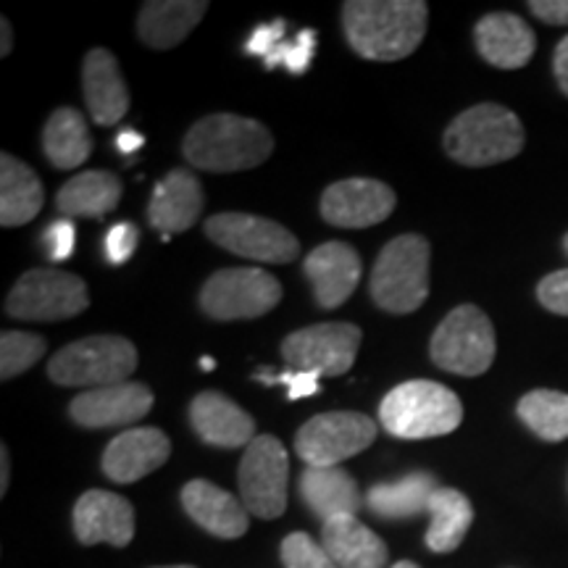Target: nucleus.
Returning a JSON list of instances; mask_svg holds the SVG:
<instances>
[{"label":"nucleus","mask_w":568,"mask_h":568,"mask_svg":"<svg viewBox=\"0 0 568 568\" xmlns=\"http://www.w3.org/2000/svg\"><path fill=\"white\" fill-rule=\"evenodd\" d=\"M303 503L311 514L332 521L339 516H355L364 506V495L345 468H308L305 466L301 477Z\"/></svg>","instance_id":"a878e982"},{"label":"nucleus","mask_w":568,"mask_h":568,"mask_svg":"<svg viewBox=\"0 0 568 568\" xmlns=\"http://www.w3.org/2000/svg\"><path fill=\"white\" fill-rule=\"evenodd\" d=\"M393 568H418V566L410 564V560H400V564H395Z\"/></svg>","instance_id":"de8ad7c7"},{"label":"nucleus","mask_w":568,"mask_h":568,"mask_svg":"<svg viewBox=\"0 0 568 568\" xmlns=\"http://www.w3.org/2000/svg\"><path fill=\"white\" fill-rule=\"evenodd\" d=\"M282 564L284 568H337L322 542L308 537L305 531H293L282 542Z\"/></svg>","instance_id":"f704fd0d"},{"label":"nucleus","mask_w":568,"mask_h":568,"mask_svg":"<svg viewBox=\"0 0 568 568\" xmlns=\"http://www.w3.org/2000/svg\"><path fill=\"white\" fill-rule=\"evenodd\" d=\"M9 479H11V468H9V447H0V493L6 495L9 489Z\"/></svg>","instance_id":"c03bdc74"},{"label":"nucleus","mask_w":568,"mask_h":568,"mask_svg":"<svg viewBox=\"0 0 568 568\" xmlns=\"http://www.w3.org/2000/svg\"><path fill=\"white\" fill-rule=\"evenodd\" d=\"M376 439V424L355 410H332L308 418L295 435V453L308 468H332L364 453Z\"/></svg>","instance_id":"9d476101"},{"label":"nucleus","mask_w":568,"mask_h":568,"mask_svg":"<svg viewBox=\"0 0 568 568\" xmlns=\"http://www.w3.org/2000/svg\"><path fill=\"white\" fill-rule=\"evenodd\" d=\"M460 422H464L460 397L439 382H403L389 389L379 406V424L400 439L445 437L456 432Z\"/></svg>","instance_id":"20e7f679"},{"label":"nucleus","mask_w":568,"mask_h":568,"mask_svg":"<svg viewBox=\"0 0 568 568\" xmlns=\"http://www.w3.org/2000/svg\"><path fill=\"white\" fill-rule=\"evenodd\" d=\"M74 535L82 545L126 548L134 537V508L122 495L90 489L74 506Z\"/></svg>","instance_id":"f3484780"},{"label":"nucleus","mask_w":568,"mask_h":568,"mask_svg":"<svg viewBox=\"0 0 568 568\" xmlns=\"http://www.w3.org/2000/svg\"><path fill=\"white\" fill-rule=\"evenodd\" d=\"M161 568H195V566H161Z\"/></svg>","instance_id":"8fccbe9b"},{"label":"nucleus","mask_w":568,"mask_h":568,"mask_svg":"<svg viewBox=\"0 0 568 568\" xmlns=\"http://www.w3.org/2000/svg\"><path fill=\"white\" fill-rule=\"evenodd\" d=\"M303 268L314 284V297L322 308H339L355 293L361 274H364V264H361L355 247L337 243V240L308 253Z\"/></svg>","instance_id":"a211bd4d"},{"label":"nucleus","mask_w":568,"mask_h":568,"mask_svg":"<svg viewBox=\"0 0 568 568\" xmlns=\"http://www.w3.org/2000/svg\"><path fill=\"white\" fill-rule=\"evenodd\" d=\"M209 11L203 0H148L142 3L138 34L148 48L169 51L190 38Z\"/></svg>","instance_id":"b1692460"},{"label":"nucleus","mask_w":568,"mask_h":568,"mask_svg":"<svg viewBox=\"0 0 568 568\" xmlns=\"http://www.w3.org/2000/svg\"><path fill=\"white\" fill-rule=\"evenodd\" d=\"M138 245H140L138 226L132 222H119L111 226L109 234H105L103 251H105V258H109V264L122 266L132 258L134 251H138Z\"/></svg>","instance_id":"e433bc0d"},{"label":"nucleus","mask_w":568,"mask_h":568,"mask_svg":"<svg viewBox=\"0 0 568 568\" xmlns=\"http://www.w3.org/2000/svg\"><path fill=\"white\" fill-rule=\"evenodd\" d=\"M201 211V180L187 169H174L155 184L151 203H148V222L163 234V240H169L172 234L187 232L190 226H195Z\"/></svg>","instance_id":"6ab92c4d"},{"label":"nucleus","mask_w":568,"mask_h":568,"mask_svg":"<svg viewBox=\"0 0 568 568\" xmlns=\"http://www.w3.org/2000/svg\"><path fill=\"white\" fill-rule=\"evenodd\" d=\"M282 301V284L264 268H222L203 284L201 308L216 322L258 318Z\"/></svg>","instance_id":"1a4fd4ad"},{"label":"nucleus","mask_w":568,"mask_h":568,"mask_svg":"<svg viewBox=\"0 0 568 568\" xmlns=\"http://www.w3.org/2000/svg\"><path fill=\"white\" fill-rule=\"evenodd\" d=\"M255 382H264V385H284L287 387L290 400H303V397H311L318 393V379L322 376L314 372H272V368H264V372L253 374Z\"/></svg>","instance_id":"c9c22d12"},{"label":"nucleus","mask_w":568,"mask_h":568,"mask_svg":"<svg viewBox=\"0 0 568 568\" xmlns=\"http://www.w3.org/2000/svg\"><path fill=\"white\" fill-rule=\"evenodd\" d=\"M153 408V389L142 382L84 389L71 400L69 416L84 429L130 426L145 418Z\"/></svg>","instance_id":"2eb2a0df"},{"label":"nucleus","mask_w":568,"mask_h":568,"mask_svg":"<svg viewBox=\"0 0 568 568\" xmlns=\"http://www.w3.org/2000/svg\"><path fill=\"white\" fill-rule=\"evenodd\" d=\"M524 124L506 105L479 103L453 119L445 132V153L460 166H495L524 151Z\"/></svg>","instance_id":"7ed1b4c3"},{"label":"nucleus","mask_w":568,"mask_h":568,"mask_svg":"<svg viewBox=\"0 0 568 568\" xmlns=\"http://www.w3.org/2000/svg\"><path fill=\"white\" fill-rule=\"evenodd\" d=\"M439 489L437 479L416 471L393 485H374L366 495V506L379 518H414L429 510V500Z\"/></svg>","instance_id":"7c9ffc66"},{"label":"nucleus","mask_w":568,"mask_h":568,"mask_svg":"<svg viewBox=\"0 0 568 568\" xmlns=\"http://www.w3.org/2000/svg\"><path fill=\"white\" fill-rule=\"evenodd\" d=\"M518 418L539 439L560 443L568 439V395L558 389H531L518 400Z\"/></svg>","instance_id":"2f4dec72"},{"label":"nucleus","mask_w":568,"mask_h":568,"mask_svg":"<svg viewBox=\"0 0 568 568\" xmlns=\"http://www.w3.org/2000/svg\"><path fill=\"white\" fill-rule=\"evenodd\" d=\"M274 151V138L264 124L237 113H211L182 142L184 159L201 172H247L261 166Z\"/></svg>","instance_id":"f03ea898"},{"label":"nucleus","mask_w":568,"mask_h":568,"mask_svg":"<svg viewBox=\"0 0 568 568\" xmlns=\"http://www.w3.org/2000/svg\"><path fill=\"white\" fill-rule=\"evenodd\" d=\"M42 148L55 169L69 172L82 166L92 153V138L82 113L77 109H55L42 130Z\"/></svg>","instance_id":"c756f323"},{"label":"nucleus","mask_w":568,"mask_h":568,"mask_svg":"<svg viewBox=\"0 0 568 568\" xmlns=\"http://www.w3.org/2000/svg\"><path fill=\"white\" fill-rule=\"evenodd\" d=\"M142 142H145V138H142V134L134 132V130H124V132L116 134V148H119V151H122L124 155L138 153L140 148H142Z\"/></svg>","instance_id":"37998d69"},{"label":"nucleus","mask_w":568,"mask_h":568,"mask_svg":"<svg viewBox=\"0 0 568 568\" xmlns=\"http://www.w3.org/2000/svg\"><path fill=\"white\" fill-rule=\"evenodd\" d=\"M172 456V439L155 426H134L113 437L103 453V474L116 485H132Z\"/></svg>","instance_id":"dca6fc26"},{"label":"nucleus","mask_w":568,"mask_h":568,"mask_svg":"<svg viewBox=\"0 0 568 568\" xmlns=\"http://www.w3.org/2000/svg\"><path fill=\"white\" fill-rule=\"evenodd\" d=\"M529 11L545 24L568 27V0H531Z\"/></svg>","instance_id":"a19ab883"},{"label":"nucleus","mask_w":568,"mask_h":568,"mask_svg":"<svg viewBox=\"0 0 568 568\" xmlns=\"http://www.w3.org/2000/svg\"><path fill=\"white\" fill-rule=\"evenodd\" d=\"M42 243H45V253L53 264L67 261L77 247V226L71 219H59L42 232Z\"/></svg>","instance_id":"4c0bfd02"},{"label":"nucleus","mask_w":568,"mask_h":568,"mask_svg":"<svg viewBox=\"0 0 568 568\" xmlns=\"http://www.w3.org/2000/svg\"><path fill=\"white\" fill-rule=\"evenodd\" d=\"M122 180L111 172H82L55 195L63 219H103L122 201Z\"/></svg>","instance_id":"bb28decb"},{"label":"nucleus","mask_w":568,"mask_h":568,"mask_svg":"<svg viewBox=\"0 0 568 568\" xmlns=\"http://www.w3.org/2000/svg\"><path fill=\"white\" fill-rule=\"evenodd\" d=\"M564 251H566V255H568V234L564 237Z\"/></svg>","instance_id":"09e8293b"},{"label":"nucleus","mask_w":568,"mask_h":568,"mask_svg":"<svg viewBox=\"0 0 568 568\" xmlns=\"http://www.w3.org/2000/svg\"><path fill=\"white\" fill-rule=\"evenodd\" d=\"M48 343L32 332H3L0 337V379L9 382L13 376L24 374L45 355Z\"/></svg>","instance_id":"473e14b6"},{"label":"nucleus","mask_w":568,"mask_h":568,"mask_svg":"<svg viewBox=\"0 0 568 568\" xmlns=\"http://www.w3.org/2000/svg\"><path fill=\"white\" fill-rule=\"evenodd\" d=\"M138 368V347L126 337L95 335L61 347L48 364V376L61 387L124 385Z\"/></svg>","instance_id":"423d86ee"},{"label":"nucleus","mask_w":568,"mask_h":568,"mask_svg":"<svg viewBox=\"0 0 568 568\" xmlns=\"http://www.w3.org/2000/svg\"><path fill=\"white\" fill-rule=\"evenodd\" d=\"M13 45V34H11V24L9 19H0V55H9Z\"/></svg>","instance_id":"a18cd8bd"},{"label":"nucleus","mask_w":568,"mask_h":568,"mask_svg":"<svg viewBox=\"0 0 568 568\" xmlns=\"http://www.w3.org/2000/svg\"><path fill=\"white\" fill-rule=\"evenodd\" d=\"M90 293L82 276L61 268H32L13 284L6 314L19 322H63L88 311Z\"/></svg>","instance_id":"6e6552de"},{"label":"nucleus","mask_w":568,"mask_h":568,"mask_svg":"<svg viewBox=\"0 0 568 568\" xmlns=\"http://www.w3.org/2000/svg\"><path fill=\"white\" fill-rule=\"evenodd\" d=\"M213 366H216V361H213V358H201L203 372H213Z\"/></svg>","instance_id":"49530a36"},{"label":"nucleus","mask_w":568,"mask_h":568,"mask_svg":"<svg viewBox=\"0 0 568 568\" xmlns=\"http://www.w3.org/2000/svg\"><path fill=\"white\" fill-rule=\"evenodd\" d=\"M429 243L422 234H400L382 247L372 272V297L389 314H414L429 295Z\"/></svg>","instance_id":"39448f33"},{"label":"nucleus","mask_w":568,"mask_h":568,"mask_svg":"<svg viewBox=\"0 0 568 568\" xmlns=\"http://www.w3.org/2000/svg\"><path fill=\"white\" fill-rule=\"evenodd\" d=\"M82 90L92 122L113 126L130 111V90L119 69L116 55L105 48H92L82 63Z\"/></svg>","instance_id":"aec40b11"},{"label":"nucleus","mask_w":568,"mask_h":568,"mask_svg":"<svg viewBox=\"0 0 568 568\" xmlns=\"http://www.w3.org/2000/svg\"><path fill=\"white\" fill-rule=\"evenodd\" d=\"M477 51L497 69H524L531 61L537 38L521 17L508 11H495L479 19L474 27Z\"/></svg>","instance_id":"412c9836"},{"label":"nucleus","mask_w":568,"mask_h":568,"mask_svg":"<svg viewBox=\"0 0 568 568\" xmlns=\"http://www.w3.org/2000/svg\"><path fill=\"white\" fill-rule=\"evenodd\" d=\"M429 531H426V548L432 552H453L460 548L466 531L471 529L474 508L468 497L458 489L439 487L429 500Z\"/></svg>","instance_id":"c85d7f7f"},{"label":"nucleus","mask_w":568,"mask_h":568,"mask_svg":"<svg viewBox=\"0 0 568 568\" xmlns=\"http://www.w3.org/2000/svg\"><path fill=\"white\" fill-rule=\"evenodd\" d=\"M182 506L197 527L213 537L237 539L247 531V508L226 489L211 485L205 479L187 481L182 489Z\"/></svg>","instance_id":"5701e85b"},{"label":"nucleus","mask_w":568,"mask_h":568,"mask_svg":"<svg viewBox=\"0 0 568 568\" xmlns=\"http://www.w3.org/2000/svg\"><path fill=\"white\" fill-rule=\"evenodd\" d=\"M537 297L550 314L568 316V268L552 272L537 284Z\"/></svg>","instance_id":"58836bf2"},{"label":"nucleus","mask_w":568,"mask_h":568,"mask_svg":"<svg viewBox=\"0 0 568 568\" xmlns=\"http://www.w3.org/2000/svg\"><path fill=\"white\" fill-rule=\"evenodd\" d=\"M45 203L40 176L11 153L0 155V224L21 226L32 222Z\"/></svg>","instance_id":"cd10ccee"},{"label":"nucleus","mask_w":568,"mask_h":568,"mask_svg":"<svg viewBox=\"0 0 568 568\" xmlns=\"http://www.w3.org/2000/svg\"><path fill=\"white\" fill-rule=\"evenodd\" d=\"M361 326L347 322H326L297 329L284 337L282 358L295 372L318 376H343L353 368L361 347Z\"/></svg>","instance_id":"f8f14e48"},{"label":"nucleus","mask_w":568,"mask_h":568,"mask_svg":"<svg viewBox=\"0 0 568 568\" xmlns=\"http://www.w3.org/2000/svg\"><path fill=\"white\" fill-rule=\"evenodd\" d=\"M429 21L424 0H347L343 30L351 48L368 61H403L422 45Z\"/></svg>","instance_id":"f257e3e1"},{"label":"nucleus","mask_w":568,"mask_h":568,"mask_svg":"<svg viewBox=\"0 0 568 568\" xmlns=\"http://www.w3.org/2000/svg\"><path fill=\"white\" fill-rule=\"evenodd\" d=\"M395 190L368 176L339 180L324 190L322 216L326 224L339 230H366L382 224L395 211Z\"/></svg>","instance_id":"4468645a"},{"label":"nucleus","mask_w":568,"mask_h":568,"mask_svg":"<svg viewBox=\"0 0 568 568\" xmlns=\"http://www.w3.org/2000/svg\"><path fill=\"white\" fill-rule=\"evenodd\" d=\"M318 48V34L316 30H303L297 32L295 40H284L276 51L264 61V67L280 69L284 67L293 77H301L311 69V61H314Z\"/></svg>","instance_id":"72a5a7b5"},{"label":"nucleus","mask_w":568,"mask_h":568,"mask_svg":"<svg viewBox=\"0 0 568 568\" xmlns=\"http://www.w3.org/2000/svg\"><path fill=\"white\" fill-rule=\"evenodd\" d=\"M284 32H287V21L284 19H276V21H272V24L255 27V32L245 42V53L258 55V59L266 61L268 55H272L276 48L287 40L284 38Z\"/></svg>","instance_id":"ea45409f"},{"label":"nucleus","mask_w":568,"mask_h":568,"mask_svg":"<svg viewBox=\"0 0 568 568\" xmlns=\"http://www.w3.org/2000/svg\"><path fill=\"white\" fill-rule=\"evenodd\" d=\"M190 422L197 437L213 447H247L255 437L253 416L222 393H201L190 403Z\"/></svg>","instance_id":"4be33fe9"},{"label":"nucleus","mask_w":568,"mask_h":568,"mask_svg":"<svg viewBox=\"0 0 568 568\" xmlns=\"http://www.w3.org/2000/svg\"><path fill=\"white\" fill-rule=\"evenodd\" d=\"M495 326L485 311L466 303L453 308L439 322L429 343L432 361L443 372L458 376H481L495 361Z\"/></svg>","instance_id":"0eeeda50"},{"label":"nucleus","mask_w":568,"mask_h":568,"mask_svg":"<svg viewBox=\"0 0 568 568\" xmlns=\"http://www.w3.org/2000/svg\"><path fill=\"white\" fill-rule=\"evenodd\" d=\"M287 474L290 460L284 445L272 435H258L245 447L240 464V495L247 514L266 518H280L287 508Z\"/></svg>","instance_id":"ddd939ff"},{"label":"nucleus","mask_w":568,"mask_h":568,"mask_svg":"<svg viewBox=\"0 0 568 568\" xmlns=\"http://www.w3.org/2000/svg\"><path fill=\"white\" fill-rule=\"evenodd\" d=\"M322 545L337 568H385L387 545L355 516L324 521Z\"/></svg>","instance_id":"393cba45"},{"label":"nucleus","mask_w":568,"mask_h":568,"mask_svg":"<svg viewBox=\"0 0 568 568\" xmlns=\"http://www.w3.org/2000/svg\"><path fill=\"white\" fill-rule=\"evenodd\" d=\"M205 234L224 251L258 264H290L301 255L293 232L253 213H216L205 222Z\"/></svg>","instance_id":"9b49d317"},{"label":"nucleus","mask_w":568,"mask_h":568,"mask_svg":"<svg viewBox=\"0 0 568 568\" xmlns=\"http://www.w3.org/2000/svg\"><path fill=\"white\" fill-rule=\"evenodd\" d=\"M552 71H556V82L564 95L568 98V34L556 45L552 53Z\"/></svg>","instance_id":"79ce46f5"}]
</instances>
